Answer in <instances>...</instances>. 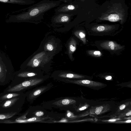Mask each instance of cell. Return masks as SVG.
Instances as JSON below:
<instances>
[{"mask_svg":"<svg viewBox=\"0 0 131 131\" xmlns=\"http://www.w3.org/2000/svg\"><path fill=\"white\" fill-rule=\"evenodd\" d=\"M61 2L53 0H42L27 8L15 11L9 15L7 23L29 22L38 23L45 14L61 4Z\"/></svg>","mask_w":131,"mask_h":131,"instance_id":"6da1fadb","label":"cell"},{"mask_svg":"<svg viewBox=\"0 0 131 131\" xmlns=\"http://www.w3.org/2000/svg\"><path fill=\"white\" fill-rule=\"evenodd\" d=\"M14 72L10 59L0 49V86H4L9 83Z\"/></svg>","mask_w":131,"mask_h":131,"instance_id":"7a4b0ae2","label":"cell"},{"mask_svg":"<svg viewBox=\"0 0 131 131\" xmlns=\"http://www.w3.org/2000/svg\"><path fill=\"white\" fill-rule=\"evenodd\" d=\"M125 10L121 6L115 4L110 7L99 18L100 20H107L112 22H124L125 17Z\"/></svg>","mask_w":131,"mask_h":131,"instance_id":"3957f363","label":"cell"},{"mask_svg":"<svg viewBox=\"0 0 131 131\" xmlns=\"http://www.w3.org/2000/svg\"><path fill=\"white\" fill-rule=\"evenodd\" d=\"M25 96L24 94L4 101L0 103V113H19L21 111Z\"/></svg>","mask_w":131,"mask_h":131,"instance_id":"277c9868","label":"cell"},{"mask_svg":"<svg viewBox=\"0 0 131 131\" xmlns=\"http://www.w3.org/2000/svg\"><path fill=\"white\" fill-rule=\"evenodd\" d=\"M43 80L42 79H28L17 83L10 84L4 90L3 92H23L30 87L39 83Z\"/></svg>","mask_w":131,"mask_h":131,"instance_id":"5b68a950","label":"cell"},{"mask_svg":"<svg viewBox=\"0 0 131 131\" xmlns=\"http://www.w3.org/2000/svg\"><path fill=\"white\" fill-rule=\"evenodd\" d=\"M49 57L45 52L39 53L33 57L27 62L24 63L20 67L23 69L27 67L35 68L44 64L49 60Z\"/></svg>","mask_w":131,"mask_h":131,"instance_id":"8992f818","label":"cell"},{"mask_svg":"<svg viewBox=\"0 0 131 131\" xmlns=\"http://www.w3.org/2000/svg\"><path fill=\"white\" fill-rule=\"evenodd\" d=\"M78 6L73 4L70 2L60 5L54 9L55 14L63 13L74 14L73 12L76 10Z\"/></svg>","mask_w":131,"mask_h":131,"instance_id":"52a82bcc","label":"cell"},{"mask_svg":"<svg viewBox=\"0 0 131 131\" xmlns=\"http://www.w3.org/2000/svg\"><path fill=\"white\" fill-rule=\"evenodd\" d=\"M73 15L63 13L55 14L52 17L51 21L52 23L56 24L69 23Z\"/></svg>","mask_w":131,"mask_h":131,"instance_id":"ba28073f","label":"cell"},{"mask_svg":"<svg viewBox=\"0 0 131 131\" xmlns=\"http://www.w3.org/2000/svg\"><path fill=\"white\" fill-rule=\"evenodd\" d=\"M66 82L82 86L90 87H95L103 85V84L101 83L87 80H72L67 79L66 80Z\"/></svg>","mask_w":131,"mask_h":131,"instance_id":"9c48e42d","label":"cell"},{"mask_svg":"<svg viewBox=\"0 0 131 131\" xmlns=\"http://www.w3.org/2000/svg\"><path fill=\"white\" fill-rule=\"evenodd\" d=\"M101 46L103 48L113 51H116L122 49L123 46L112 41H107L101 43Z\"/></svg>","mask_w":131,"mask_h":131,"instance_id":"30bf717a","label":"cell"},{"mask_svg":"<svg viewBox=\"0 0 131 131\" xmlns=\"http://www.w3.org/2000/svg\"><path fill=\"white\" fill-rule=\"evenodd\" d=\"M34 0H0V3L20 5H28L34 4Z\"/></svg>","mask_w":131,"mask_h":131,"instance_id":"8fae6325","label":"cell"},{"mask_svg":"<svg viewBox=\"0 0 131 131\" xmlns=\"http://www.w3.org/2000/svg\"><path fill=\"white\" fill-rule=\"evenodd\" d=\"M23 92H10L0 93V103L4 101L12 98L24 95Z\"/></svg>","mask_w":131,"mask_h":131,"instance_id":"7c38bea8","label":"cell"},{"mask_svg":"<svg viewBox=\"0 0 131 131\" xmlns=\"http://www.w3.org/2000/svg\"><path fill=\"white\" fill-rule=\"evenodd\" d=\"M114 28L115 26L113 25L103 24L95 26L91 28V30L96 32H104L111 30Z\"/></svg>","mask_w":131,"mask_h":131,"instance_id":"4fadbf2b","label":"cell"},{"mask_svg":"<svg viewBox=\"0 0 131 131\" xmlns=\"http://www.w3.org/2000/svg\"><path fill=\"white\" fill-rule=\"evenodd\" d=\"M47 88V87H46L40 88L32 91L29 93H27L26 94L27 97V99L28 100H30L37 97L46 90Z\"/></svg>","mask_w":131,"mask_h":131,"instance_id":"5bb4252c","label":"cell"},{"mask_svg":"<svg viewBox=\"0 0 131 131\" xmlns=\"http://www.w3.org/2000/svg\"><path fill=\"white\" fill-rule=\"evenodd\" d=\"M77 42L73 38H71L68 45V53L70 59L72 58V54L76 49Z\"/></svg>","mask_w":131,"mask_h":131,"instance_id":"9a60e30c","label":"cell"},{"mask_svg":"<svg viewBox=\"0 0 131 131\" xmlns=\"http://www.w3.org/2000/svg\"><path fill=\"white\" fill-rule=\"evenodd\" d=\"M58 76L61 78L68 79H80L84 78V77L83 75L66 72L60 74Z\"/></svg>","mask_w":131,"mask_h":131,"instance_id":"2e32d148","label":"cell"},{"mask_svg":"<svg viewBox=\"0 0 131 131\" xmlns=\"http://www.w3.org/2000/svg\"><path fill=\"white\" fill-rule=\"evenodd\" d=\"M74 102V100L69 99H65L55 102L54 104L59 106H68Z\"/></svg>","mask_w":131,"mask_h":131,"instance_id":"e0dca14e","label":"cell"},{"mask_svg":"<svg viewBox=\"0 0 131 131\" xmlns=\"http://www.w3.org/2000/svg\"><path fill=\"white\" fill-rule=\"evenodd\" d=\"M74 34L82 41L84 44L86 43V34L84 31L82 30H77L74 32Z\"/></svg>","mask_w":131,"mask_h":131,"instance_id":"ac0fdd59","label":"cell"},{"mask_svg":"<svg viewBox=\"0 0 131 131\" xmlns=\"http://www.w3.org/2000/svg\"><path fill=\"white\" fill-rule=\"evenodd\" d=\"M19 113L17 112L7 113H0V120L8 119L17 115Z\"/></svg>","mask_w":131,"mask_h":131,"instance_id":"d6986e66","label":"cell"},{"mask_svg":"<svg viewBox=\"0 0 131 131\" xmlns=\"http://www.w3.org/2000/svg\"><path fill=\"white\" fill-rule=\"evenodd\" d=\"M89 54L95 57H100L102 56V54L101 52L98 50H89L87 51Z\"/></svg>","mask_w":131,"mask_h":131,"instance_id":"ffe728a7","label":"cell"},{"mask_svg":"<svg viewBox=\"0 0 131 131\" xmlns=\"http://www.w3.org/2000/svg\"><path fill=\"white\" fill-rule=\"evenodd\" d=\"M54 47L53 45L51 43H47L45 46L44 49L46 50L52 51L54 49Z\"/></svg>","mask_w":131,"mask_h":131,"instance_id":"44dd1931","label":"cell"},{"mask_svg":"<svg viewBox=\"0 0 131 131\" xmlns=\"http://www.w3.org/2000/svg\"><path fill=\"white\" fill-rule=\"evenodd\" d=\"M103 109V107L101 106L99 107H97L96 109L95 113L97 115H99L102 111Z\"/></svg>","mask_w":131,"mask_h":131,"instance_id":"7402d4cb","label":"cell"},{"mask_svg":"<svg viewBox=\"0 0 131 131\" xmlns=\"http://www.w3.org/2000/svg\"><path fill=\"white\" fill-rule=\"evenodd\" d=\"M44 115V113L41 111H39L36 112L35 114V115L37 117L42 116Z\"/></svg>","mask_w":131,"mask_h":131,"instance_id":"603a6c76","label":"cell"},{"mask_svg":"<svg viewBox=\"0 0 131 131\" xmlns=\"http://www.w3.org/2000/svg\"><path fill=\"white\" fill-rule=\"evenodd\" d=\"M55 1H59L61 2H63L64 3H68L70 2L71 0H53Z\"/></svg>","mask_w":131,"mask_h":131,"instance_id":"cb8c5ba5","label":"cell"},{"mask_svg":"<svg viewBox=\"0 0 131 131\" xmlns=\"http://www.w3.org/2000/svg\"><path fill=\"white\" fill-rule=\"evenodd\" d=\"M125 105L124 104H122L119 107V109L120 110H123L124 109L125 107Z\"/></svg>","mask_w":131,"mask_h":131,"instance_id":"d4e9b609","label":"cell"},{"mask_svg":"<svg viewBox=\"0 0 131 131\" xmlns=\"http://www.w3.org/2000/svg\"><path fill=\"white\" fill-rule=\"evenodd\" d=\"M105 78L107 80H110L112 79V77L111 76H108L106 77Z\"/></svg>","mask_w":131,"mask_h":131,"instance_id":"484cf974","label":"cell"},{"mask_svg":"<svg viewBox=\"0 0 131 131\" xmlns=\"http://www.w3.org/2000/svg\"><path fill=\"white\" fill-rule=\"evenodd\" d=\"M131 115V111H130L129 112H128L126 114V115L127 116H130V115Z\"/></svg>","mask_w":131,"mask_h":131,"instance_id":"4316f807","label":"cell"},{"mask_svg":"<svg viewBox=\"0 0 131 131\" xmlns=\"http://www.w3.org/2000/svg\"><path fill=\"white\" fill-rule=\"evenodd\" d=\"M86 108V107L84 106V107H81V108H80L79 109V110H84Z\"/></svg>","mask_w":131,"mask_h":131,"instance_id":"83f0119b","label":"cell"},{"mask_svg":"<svg viewBox=\"0 0 131 131\" xmlns=\"http://www.w3.org/2000/svg\"><path fill=\"white\" fill-rule=\"evenodd\" d=\"M67 120L64 119V120H61L59 122H67Z\"/></svg>","mask_w":131,"mask_h":131,"instance_id":"f1b7e54d","label":"cell"},{"mask_svg":"<svg viewBox=\"0 0 131 131\" xmlns=\"http://www.w3.org/2000/svg\"><path fill=\"white\" fill-rule=\"evenodd\" d=\"M71 116V114L70 112H68L67 113V116L68 117H70Z\"/></svg>","mask_w":131,"mask_h":131,"instance_id":"f546056e","label":"cell"},{"mask_svg":"<svg viewBox=\"0 0 131 131\" xmlns=\"http://www.w3.org/2000/svg\"><path fill=\"white\" fill-rule=\"evenodd\" d=\"M126 123H130L131 122V120H128L126 121Z\"/></svg>","mask_w":131,"mask_h":131,"instance_id":"4dcf8cb0","label":"cell"},{"mask_svg":"<svg viewBox=\"0 0 131 131\" xmlns=\"http://www.w3.org/2000/svg\"><path fill=\"white\" fill-rule=\"evenodd\" d=\"M116 121V119L110 120L108 121Z\"/></svg>","mask_w":131,"mask_h":131,"instance_id":"1f68e13d","label":"cell"},{"mask_svg":"<svg viewBox=\"0 0 131 131\" xmlns=\"http://www.w3.org/2000/svg\"><path fill=\"white\" fill-rule=\"evenodd\" d=\"M85 0H81V1L82 2H84V1H85Z\"/></svg>","mask_w":131,"mask_h":131,"instance_id":"d6a6232c","label":"cell"}]
</instances>
